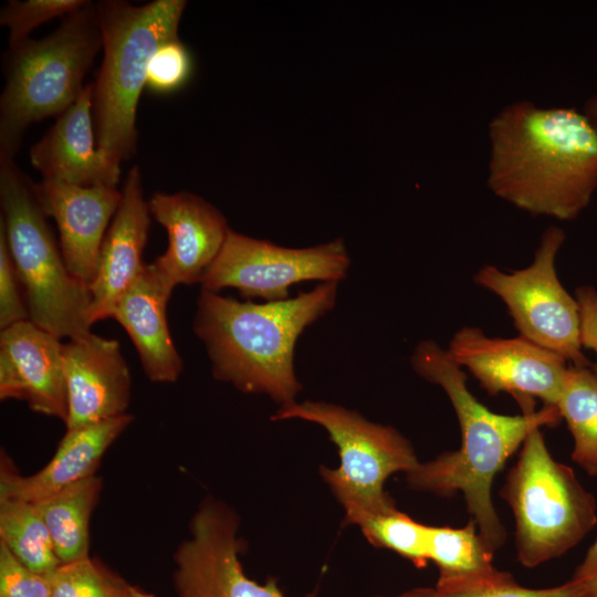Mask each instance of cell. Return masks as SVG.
Here are the masks:
<instances>
[{"instance_id": "1", "label": "cell", "mask_w": 597, "mask_h": 597, "mask_svg": "<svg viewBox=\"0 0 597 597\" xmlns=\"http://www.w3.org/2000/svg\"><path fill=\"white\" fill-rule=\"evenodd\" d=\"M488 185L535 216L575 219L597 189V132L583 113L517 101L489 125Z\"/></svg>"}, {"instance_id": "2", "label": "cell", "mask_w": 597, "mask_h": 597, "mask_svg": "<svg viewBox=\"0 0 597 597\" xmlns=\"http://www.w3.org/2000/svg\"><path fill=\"white\" fill-rule=\"evenodd\" d=\"M413 371L440 386L454 409L461 433L459 449L420 462L406 474L408 485L439 496L460 492L479 534L495 553L506 541L492 500L496 474L536 428L556 426L562 420L555 406L525 407L521 415H500L489 410L469 390L467 376L448 349L434 341L417 344L410 357Z\"/></svg>"}, {"instance_id": "3", "label": "cell", "mask_w": 597, "mask_h": 597, "mask_svg": "<svg viewBox=\"0 0 597 597\" xmlns=\"http://www.w3.org/2000/svg\"><path fill=\"white\" fill-rule=\"evenodd\" d=\"M337 282L282 301L240 302L201 290L193 332L203 343L217 380L245 394H262L279 406L302 390L294 367L296 343L304 331L331 312Z\"/></svg>"}, {"instance_id": "4", "label": "cell", "mask_w": 597, "mask_h": 597, "mask_svg": "<svg viewBox=\"0 0 597 597\" xmlns=\"http://www.w3.org/2000/svg\"><path fill=\"white\" fill-rule=\"evenodd\" d=\"M96 6L103 62L93 84V118L98 149L121 164L136 150V111L150 57L178 38L184 0L134 6L118 0Z\"/></svg>"}, {"instance_id": "5", "label": "cell", "mask_w": 597, "mask_h": 597, "mask_svg": "<svg viewBox=\"0 0 597 597\" xmlns=\"http://www.w3.org/2000/svg\"><path fill=\"white\" fill-rule=\"evenodd\" d=\"M0 224L25 294L29 320L69 341L92 333L90 285L67 270L36 184L13 158H0Z\"/></svg>"}, {"instance_id": "6", "label": "cell", "mask_w": 597, "mask_h": 597, "mask_svg": "<svg viewBox=\"0 0 597 597\" xmlns=\"http://www.w3.org/2000/svg\"><path fill=\"white\" fill-rule=\"evenodd\" d=\"M101 48L96 6L90 1L50 35L10 45L0 98V158H13L31 124L59 116L77 100Z\"/></svg>"}, {"instance_id": "7", "label": "cell", "mask_w": 597, "mask_h": 597, "mask_svg": "<svg viewBox=\"0 0 597 597\" xmlns=\"http://www.w3.org/2000/svg\"><path fill=\"white\" fill-rule=\"evenodd\" d=\"M500 496L514 515L516 556L527 568L562 556L597 523L595 498L552 457L541 428L524 440Z\"/></svg>"}, {"instance_id": "8", "label": "cell", "mask_w": 597, "mask_h": 597, "mask_svg": "<svg viewBox=\"0 0 597 597\" xmlns=\"http://www.w3.org/2000/svg\"><path fill=\"white\" fill-rule=\"evenodd\" d=\"M300 419L325 429L339 455V465L320 468V473L345 512V522L396 509L385 490L395 473L407 474L420 461L410 441L391 426L373 422L358 411L318 401H293L280 406L272 421Z\"/></svg>"}, {"instance_id": "9", "label": "cell", "mask_w": 597, "mask_h": 597, "mask_svg": "<svg viewBox=\"0 0 597 597\" xmlns=\"http://www.w3.org/2000/svg\"><path fill=\"white\" fill-rule=\"evenodd\" d=\"M565 238L561 228L549 227L541 237L531 265L506 273L486 264L473 280L503 301L520 336L573 366L589 367L582 352L577 301L564 289L555 269Z\"/></svg>"}, {"instance_id": "10", "label": "cell", "mask_w": 597, "mask_h": 597, "mask_svg": "<svg viewBox=\"0 0 597 597\" xmlns=\"http://www.w3.org/2000/svg\"><path fill=\"white\" fill-rule=\"evenodd\" d=\"M349 266L350 258L342 238L296 249L230 230L200 285L201 290L216 293L234 287L247 298L282 301L290 297V287L297 283H339Z\"/></svg>"}, {"instance_id": "11", "label": "cell", "mask_w": 597, "mask_h": 597, "mask_svg": "<svg viewBox=\"0 0 597 597\" xmlns=\"http://www.w3.org/2000/svg\"><path fill=\"white\" fill-rule=\"evenodd\" d=\"M239 525L226 503L213 498L200 503L190 521V536L174 555L177 597H286L274 578L260 584L244 573Z\"/></svg>"}, {"instance_id": "12", "label": "cell", "mask_w": 597, "mask_h": 597, "mask_svg": "<svg viewBox=\"0 0 597 597\" xmlns=\"http://www.w3.org/2000/svg\"><path fill=\"white\" fill-rule=\"evenodd\" d=\"M448 352L492 396L506 392L515 401L528 397L557 406L568 369L566 360L522 336L489 337L467 326L452 336Z\"/></svg>"}, {"instance_id": "13", "label": "cell", "mask_w": 597, "mask_h": 597, "mask_svg": "<svg viewBox=\"0 0 597 597\" xmlns=\"http://www.w3.org/2000/svg\"><path fill=\"white\" fill-rule=\"evenodd\" d=\"M148 203L168 234L167 250L150 266L171 292L179 284L200 283L231 230L224 216L188 191L156 192Z\"/></svg>"}, {"instance_id": "14", "label": "cell", "mask_w": 597, "mask_h": 597, "mask_svg": "<svg viewBox=\"0 0 597 597\" xmlns=\"http://www.w3.org/2000/svg\"><path fill=\"white\" fill-rule=\"evenodd\" d=\"M66 430L127 413L129 368L116 339L93 333L63 344Z\"/></svg>"}, {"instance_id": "15", "label": "cell", "mask_w": 597, "mask_h": 597, "mask_svg": "<svg viewBox=\"0 0 597 597\" xmlns=\"http://www.w3.org/2000/svg\"><path fill=\"white\" fill-rule=\"evenodd\" d=\"M0 398L27 401L35 412L67 416L63 344L30 320L0 334Z\"/></svg>"}, {"instance_id": "16", "label": "cell", "mask_w": 597, "mask_h": 597, "mask_svg": "<svg viewBox=\"0 0 597 597\" xmlns=\"http://www.w3.org/2000/svg\"><path fill=\"white\" fill-rule=\"evenodd\" d=\"M43 180L82 187H116L121 164L102 153L93 118V84L62 112L29 153Z\"/></svg>"}, {"instance_id": "17", "label": "cell", "mask_w": 597, "mask_h": 597, "mask_svg": "<svg viewBox=\"0 0 597 597\" xmlns=\"http://www.w3.org/2000/svg\"><path fill=\"white\" fill-rule=\"evenodd\" d=\"M36 191L44 212L57 224L67 270L90 285L122 191L116 187H82L49 180L36 184Z\"/></svg>"}, {"instance_id": "18", "label": "cell", "mask_w": 597, "mask_h": 597, "mask_svg": "<svg viewBox=\"0 0 597 597\" xmlns=\"http://www.w3.org/2000/svg\"><path fill=\"white\" fill-rule=\"evenodd\" d=\"M149 203L144 199L142 174L134 166L122 189V200L100 250L90 283L92 325L111 317L114 306L145 266L142 255L150 226Z\"/></svg>"}, {"instance_id": "19", "label": "cell", "mask_w": 597, "mask_h": 597, "mask_svg": "<svg viewBox=\"0 0 597 597\" xmlns=\"http://www.w3.org/2000/svg\"><path fill=\"white\" fill-rule=\"evenodd\" d=\"M125 413L97 423L66 430L53 457L38 472L19 474L1 459L0 500L36 503L94 475L104 453L132 422Z\"/></svg>"}, {"instance_id": "20", "label": "cell", "mask_w": 597, "mask_h": 597, "mask_svg": "<svg viewBox=\"0 0 597 597\" xmlns=\"http://www.w3.org/2000/svg\"><path fill=\"white\" fill-rule=\"evenodd\" d=\"M171 293L145 264L111 314L127 332L146 376L155 383H174L182 371L166 316Z\"/></svg>"}, {"instance_id": "21", "label": "cell", "mask_w": 597, "mask_h": 597, "mask_svg": "<svg viewBox=\"0 0 597 597\" xmlns=\"http://www.w3.org/2000/svg\"><path fill=\"white\" fill-rule=\"evenodd\" d=\"M102 489L95 474L34 503L60 563L88 557L90 520Z\"/></svg>"}, {"instance_id": "22", "label": "cell", "mask_w": 597, "mask_h": 597, "mask_svg": "<svg viewBox=\"0 0 597 597\" xmlns=\"http://www.w3.org/2000/svg\"><path fill=\"white\" fill-rule=\"evenodd\" d=\"M556 407L573 437V461L597 478V376L593 369L568 366Z\"/></svg>"}, {"instance_id": "23", "label": "cell", "mask_w": 597, "mask_h": 597, "mask_svg": "<svg viewBox=\"0 0 597 597\" xmlns=\"http://www.w3.org/2000/svg\"><path fill=\"white\" fill-rule=\"evenodd\" d=\"M0 544L25 567L50 576L61 564L34 503L0 500Z\"/></svg>"}, {"instance_id": "24", "label": "cell", "mask_w": 597, "mask_h": 597, "mask_svg": "<svg viewBox=\"0 0 597 597\" xmlns=\"http://www.w3.org/2000/svg\"><path fill=\"white\" fill-rule=\"evenodd\" d=\"M437 597H584L582 583L572 577L551 588H527L514 577L496 568L459 575H439Z\"/></svg>"}, {"instance_id": "25", "label": "cell", "mask_w": 597, "mask_h": 597, "mask_svg": "<svg viewBox=\"0 0 597 597\" xmlns=\"http://www.w3.org/2000/svg\"><path fill=\"white\" fill-rule=\"evenodd\" d=\"M429 561L439 575H459L495 568L494 552L489 548L472 520L463 527L431 526Z\"/></svg>"}, {"instance_id": "26", "label": "cell", "mask_w": 597, "mask_h": 597, "mask_svg": "<svg viewBox=\"0 0 597 597\" xmlns=\"http://www.w3.org/2000/svg\"><path fill=\"white\" fill-rule=\"evenodd\" d=\"M356 526L374 547L392 551L417 567L428 564L431 526L411 519L397 507L367 516Z\"/></svg>"}, {"instance_id": "27", "label": "cell", "mask_w": 597, "mask_h": 597, "mask_svg": "<svg viewBox=\"0 0 597 597\" xmlns=\"http://www.w3.org/2000/svg\"><path fill=\"white\" fill-rule=\"evenodd\" d=\"M50 582L51 597H118L124 580L88 556L60 564Z\"/></svg>"}, {"instance_id": "28", "label": "cell", "mask_w": 597, "mask_h": 597, "mask_svg": "<svg viewBox=\"0 0 597 597\" xmlns=\"http://www.w3.org/2000/svg\"><path fill=\"white\" fill-rule=\"evenodd\" d=\"M85 0H25L9 1L0 12V24L9 29V45L29 39L36 27L83 8Z\"/></svg>"}, {"instance_id": "29", "label": "cell", "mask_w": 597, "mask_h": 597, "mask_svg": "<svg viewBox=\"0 0 597 597\" xmlns=\"http://www.w3.org/2000/svg\"><path fill=\"white\" fill-rule=\"evenodd\" d=\"M192 59L186 45L175 38L166 41L149 60L145 87L159 94L181 88L190 78Z\"/></svg>"}, {"instance_id": "30", "label": "cell", "mask_w": 597, "mask_h": 597, "mask_svg": "<svg viewBox=\"0 0 597 597\" xmlns=\"http://www.w3.org/2000/svg\"><path fill=\"white\" fill-rule=\"evenodd\" d=\"M0 597H51L50 576L32 572L0 544Z\"/></svg>"}, {"instance_id": "31", "label": "cell", "mask_w": 597, "mask_h": 597, "mask_svg": "<svg viewBox=\"0 0 597 597\" xmlns=\"http://www.w3.org/2000/svg\"><path fill=\"white\" fill-rule=\"evenodd\" d=\"M22 286L12 261L4 231L0 224V327L4 329L15 323L28 321L27 302L21 296Z\"/></svg>"}, {"instance_id": "32", "label": "cell", "mask_w": 597, "mask_h": 597, "mask_svg": "<svg viewBox=\"0 0 597 597\" xmlns=\"http://www.w3.org/2000/svg\"><path fill=\"white\" fill-rule=\"evenodd\" d=\"M575 298L579 311L582 346L593 349L597 357V291L591 286L578 287ZM593 371L597 376V359Z\"/></svg>"}, {"instance_id": "33", "label": "cell", "mask_w": 597, "mask_h": 597, "mask_svg": "<svg viewBox=\"0 0 597 597\" xmlns=\"http://www.w3.org/2000/svg\"><path fill=\"white\" fill-rule=\"evenodd\" d=\"M573 577L582 583L584 597H597V534Z\"/></svg>"}, {"instance_id": "34", "label": "cell", "mask_w": 597, "mask_h": 597, "mask_svg": "<svg viewBox=\"0 0 597 597\" xmlns=\"http://www.w3.org/2000/svg\"><path fill=\"white\" fill-rule=\"evenodd\" d=\"M374 597H437L434 587H418L394 596H374Z\"/></svg>"}, {"instance_id": "35", "label": "cell", "mask_w": 597, "mask_h": 597, "mask_svg": "<svg viewBox=\"0 0 597 597\" xmlns=\"http://www.w3.org/2000/svg\"><path fill=\"white\" fill-rule=\"evenodd\" d=\"M583 114L597 132V95H594L585 103Z\"/></svg>"}, {"instance_id": "36", "label": "cell", "mask_w": 597, "mask_h": 597, "mask_svg": "<svg viewBox=\"0 0 597 597\" xmlns=\"http://www.w3.org/2000/svg\"><path fill=\"white\" fill-rule=\"evenodd\" d=\"M118 597H154L151 594L140 589L137 586L123 582Z\"/></svg>"}]
</instances>
